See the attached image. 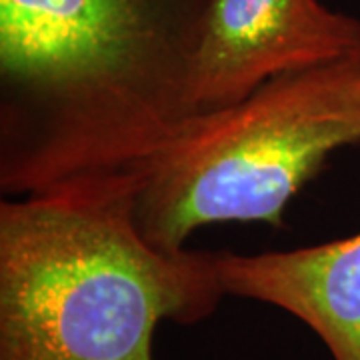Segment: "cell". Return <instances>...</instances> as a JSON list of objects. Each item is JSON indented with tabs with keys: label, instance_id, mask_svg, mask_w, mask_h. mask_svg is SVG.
I'll return each mask as SVG.
<instances>
[{
	"label": "cell",
	"instance_id": "obj_1",
	"mask_svg": "<svg viewBox=\"0 0 360 360\" xmlns=\"http://www.w3.org/2000/svg\"><path fill=\"white\" fill-rule=\"evenodd\" d=\"M226 296L217 252H165L115 174L0 205V360H153L162 321L194 324Z\"/></svg>",
	"mask_w": 360,
	"mask_h": 360
},
{
	"label": "cell",
	"instance_id": "obj_2",
	"mask_svg": "<svg viewBox=\"0 0 360 360\" xmlns=\"http://www.w3.org/2000/svg\"><path fill=\"white\" fill-rule=\"evenodd\" d=\"M206 0H0V70L40 110L4 153L13 196L112 170L174 120Z\"/></svg>",
	"mask_w": 360,
	"mask_h": 360
},
{
	"label": "cell",
	"instance_id": "obj_3",
	"mask_svg": "<svg viewBox=\"0 0 360 360\" xmlns=\"http://www.w3.org/2000/svg\"><path fill=\"white\" fill-rule=\"evenodd\" d=\"M359 141L360 63H345L286 75L240 103L174 118L103 174L130 191L142 236L180 252L206 224L283 226L284 208L328 156Z\"/></svg>",
	"mask_w": 360,
	"mask_h": 360
},
{
	"label": "cell",
	"instance_id": "obj_4",
	"mask_svg": "<svg viewBox=\"0 0 360 360\" xmlns=\"http://www.w3.org/2000/svg\"><path fill=\"white\" fill-rule=\"evenodd\" d=\"M360 63V20L319 0H206L174 118L240 103L270 80Z\"/></svg>",
	"mask_w": 360,
	"mask_h": 360
},
{
	"label": "cell",
	"instance_id": "obj_5",
	"mask_svg": "<svg viewBox=\"0 0 360 360\" xmlns=\"http://www.w3.org/2000/svg\"><path fill=\"white\" fill-rule=\"evenodd\" d=\"M217 272L226 295L304 322L333 360H360V232L292 250L217 252Z\"/></svg>",
	"mask_w": 360,
	"mask_h": 360
}]
</instances>
